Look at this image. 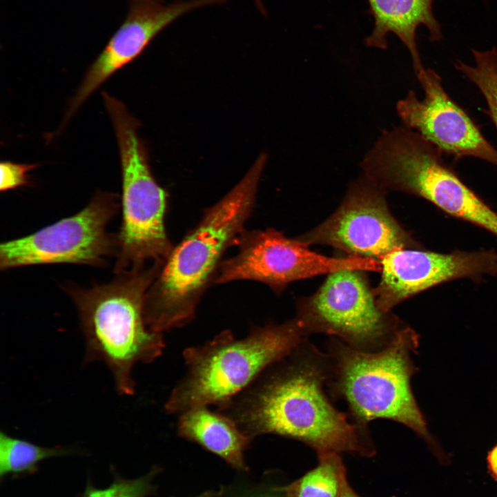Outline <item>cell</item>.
<instances>
[{
	"label": "cell",
	"mask_w": 497,
	"mask_h": 497,
	"mask_svg": "<svg viewBox=\"0 0 497 497\" xmlns=\"http://www.w3.org/2000/svg\"><path fill=\"white\" fill-rule=\"evenodd\" d=\"M386 191L362 174L335 213L298 239L380 262L393 251L419 246L391 214Z\"/></svg>",
	"instance_id": "cell-11"
},
{
	"label": "cell",
	"mask_w": 497,
	"mask_h": 497,
	"mask_svg": "<svg viewBox=\"0 0 497 497\" xmlns=\"http://www.w3.org/2000/svg\"><path fill=\"white\" fill-rule=\"evenodd\" d=\"M330 374L327 353L306 340L242 391L215 405L216 411L252 439L274 434L302 442L318 454L373 456L368 427L339 411L326 395Z\"/></svg>",
	"instance_id": "cell-1"
},
{
	"label": "cell",
	"mask_w": 497,
	"mask_h": 497,
	"mask_svg": "<svg viewBox=\"0 0 497 497\" xmlns=\"http://www.w3.org/2000/svg\"><path fill=\"white\" fill-rule=\"evenodd\" d=\"M195 497H224L223 488L220 491H208Z\"/></svg>",
	"instance_id": "cell-25"
},
{
	"label": "cell",
	"mask_w": 497,
	"mask_h": 497,
	"mask_svg": "<svg viewBox=\"0 0 497 497\" xmlns=\"http://www.w3.org/2000/svg\"><path fill=\"white\" fill-rule=\"evenodd\" d=\"M266 162L265 154L259 156L242 179L204 211L198 224L164 260L144 300V317L150 330L163 333L193 320L223 253L244 230Z\"/></svg>",
	"instance_id": "cell-2"
},
{
	"label": "cell",
	"mask_w": 497,
	"mask_h": 497,
	"mask_svg": "<svg viewBox=\"0 0 497 497\" xmlns=\"http://www.w3.org/2000/svg\"><path fill=\"white\" fill-rule=\"evenodd\" d=\"M487 461L492 475L497 480V446L489 452Z\"/></svg>",
	"instance_id": "cell-23"
},
{
	"label": "cell",
	"mask_w": 497,
	"mask_h": 497,
	"mask_svg": "<svg viewBox=\"0 0 497 497\" xmlns=\"http://www.w3.org/2000/svg\"><path fill=\"white\" fill-rule=\"evenodd\" d=\"M368 13L374 20L371 33L364 39L367 47L386 50L387 36L396 35L406 46L417 75L424 68L416 43V30L420 25L427 27L429 39H442L440 26L432 10L433 0H367Z\"/></svg>",
	"instance_id": "cell-15"
},
{
	"label": "cell",
	"mask_w": 497,
	"mask_h": 497,
	"mask_svg": "<svg viewBox=\"0 0 497 497\" xmlns=\"http://www.w3.org/2000/svg\"><path fill=\"white\" fill-rule=\"evenodd\" d=\"M380 263L381 279L373 292L378 306L386 312L444 282L497 274V253L494 250L441 253L406 248L387 253Z\"/></svg>",
	"instance_id": "cell-12"
},
{
	"label": "cell",
	"mask_w": 497,
	"mask_h": 497,
	"mask_svg": "<svg viewBox=\"0 0 497 497\" xmlns=\"http://www.w3.org/2000/svg\"><path fill=\"white\" fill-rule=\"evenodd\" d=\"M102 97L121 163L122 222L115 268L119 273L148 261L164 260L174 246L164 224L166 193L151 173L138 123L123 102L106 92Z\"/></svg>",
	"instance_id": "cell-7"
},
{
	"label": "cell",
	"mask_w": 497,
	"mask_h": 497,
	"mask_svg": "<svg viewBox=\"0 0 497 497\" xmlns=\"http://www.w3.org/2000/svg\"><path fill=\"white\" fill-rule=\"evenodd\" d=\"M224 497H284L276 486L245 483L223 488Z\"/></svg>",
	"instance_id": "cell-22"
},
{
	"label": "cell",
	"mask_w": 497,
	"mask_h": 497,
	"mask_svg": "<svg viewBox=\"0 0 497 497\" xmlns=\"http://www.w3.org/2000/svg\"><path fill=\"white\" fill-rule=\"evenodd\" d=\"M472 54L475 66L458 61L455 68L480 90L487 104V113L497 129V50H472Z\"/></svg>",
	"instance_id": "cell-19"
},
{
	"label": "cell",
	"mask_w": 497,
	"mask_h": 497,
	"mask_svg": "<svg viewBox=\"0 0 497 497\" xmlns=\"http://www.w3.org/2000/svg\"><path fill=\"white\" fill-rule=\"evenodd\" d=\"M237 253L222 261L213 281L224 284L252 280L268 285L276 293L291 282L341 270L380 271V261L349 256L327 257L309 248L299 239L266 230H244L235 240Z\"/></svg>",
	"instance_id": "cell-10"
},
{
	"label": "cell",
	"mask_w": 497,
	"mask_h": 497,
	"mask_svg": "<svg viewBox=\"0 0 497 497\" xmlns=\"http://www.w3.org/2000/svg\"><path fill=\"white\" fill-rule=\"evenodd\" d=\"M416 77L425 97L420 100L415 91L410 90L397 102L396 112L402 125L456 159L473 157L497 166V150L445 92L438 73L425 69Z\"/></svg>",
	"instance_id": "cell-14"
},
{
	"label": "cell",
	"mask_w": 497,
	"mask_h": 497,
	"mask_svg": "<svg viewBox=\"0 0 497 497\" xmlns=\"http://www.w3.org/2000/svg\"><path fill=\"white\" fill-rule=\"evenodd\" d=\"M318 455V463L298 479L276 486L284 497H340L347 482V471L338 453Z\"/></svg>",
	"instance_id": "cell-18"
},
{
	"label": "cell",
	"mask_w": 497,
	"mask_h": 497,
	"mask_svg": "<svg viewBox=\"0 0 497 497\" xmlns=\"http://www.w3.org/2000/svg\"><path fill=\"white\" fill-rule=\"evenodd\" d=\"M37 166L38 164H18L10 161H2L0 164L1 191H8L28 185L30 182L28 173Z\"/></svg>",
	"instance_id": "cell-21"
},
{
	"label": "cell",
	"mask_w": 497,
	"mask_h": 497,
	"mask_svg": "<svg viewBox=\"0 0 497 497\" xmlns=\"http://www.w3.org/2000/svg\"><path fill=\"white\" fill-rule=\"evenodd\" d=\"M418 335L405 325L384 348L365 351L331 337L327 342L331 374L327 386L333 398L344 400L348 414L367 427L376 419L396 421L433 443L411 387L416 369L411 354Z\"/></svg>",
	"instance_id": "cell-4"
},
{
	"label": "cell",
	"mask_w": 497,
	"mask_h": 497,
	"mask_svg": "<svg viewBox=\"0 0 497 497\" xmlns=\"http://www.w3.org/2000/svg\"><path fill=\"white\" fill-rule=\"evenodd\" d=\"M307 336L293 318L282 324L253 326L241 339L224 330L203 344L186 348L182 354L185 373L166 401L165 411L179 415L231 398Z\"/></svg>",
	"instance_id": "cell-5"
},
{
	"label": "cell",
	"mask_w": 497,
	"mask_h": 497,
	"mask_svg": "<svg viewBox=\"0 0 497 497\" xmlns=\"http://www.w3.org/2000/svg\"><path fill=\"white\" fill-rule=\"evenodd\" d=\"M255 6L257 8L262 7L263 6L262 0H253Z\"/></svg>",
	"instance_id": "cell-26"
},
{
	"label": "cell",
	"mask_w": 497,
	"mask_h": 497,
	"mask_svg": "<svg viewBox=\"0 0 497 497\" xmlns=\"http://www.w3.org/2000/svg\"><path fill=\"white\" fill-rule=\"evenodd\" d=\"M177 433L217 455L233 469L248 471L244 452L253 439L226 416L208 407L189 409L179 415Z\"/></svg>",
	"instance_id": "cell-16"
},
{
	"label": "cell",
	"mask_w": 497,
	"mask_h": 497,
	"mask_svg": "<svg viewBox=\"0 0 497 497\" xmlns=\"http://www.w3.org/2000/svg\"><path fill=\"white\" fill-rule=\"evenodd\" d=\"M340 497H361L350 486L347 481L343 487Z\"/></svg>",
	"instance_id": "cell-24"
},
{
	"label": "cell",
	"mask_w": 497,
	"mask_h": 497,
	"mask_svg": "<svg viewBox=\"0 0 497 497\" xmlns=\"http://www.w3.org/2000/svg\"><path fill=\"white\" fill-rule=\"evenodd\" d=\"M163 262L119 273L110 282L90 288L66 286L85 337V363L105 362L121 395L135 392L133 367L152 362L166 346L163 333L148 328L144 312L146 292Z\"/></svg>",
	"instance_id": "cell-3"
},
{
	"label": "cell",
	"mask_w": 497,
	"mask_h": 497,
	"mask_svg": "<svg viewBox=\"0 0 497 497\" xmlns=\"http://www.w3.org/2000/svg\"><path fill=\"white\" fill-rule=\"evenodd\" d=\"M231 1L177 0L168 3L165 0H128L125 19L88 68L68 104L64 124L99 86L139 56L170 24L195 10Z\"/></svg>",
	"instance_id": "cell-13"
},
{
	"label": "cell",
	"mask_w": 497,
	"mask_h": 497,
	"mask_svg": "<svg viewBox=\"0 0 497 497\" xmlns=\"http://www.w3.org/2000/svg\"><path fill=\"white\" fill-rule=\"evenodd\" d=\"M77 448L56 446L47 447L0 433V480L32 475L44 460L77 454Z\"/></svg>",
	"instance_id": "cell-17"
},
{
	"label": "cell",
	"mask_w": 497,
	"mask_h": 497,
	"mask_svg": "<svg viewBox=\"0 0 497 497\" xmlns=\"http://www.w3.org/2000/svg\"><path fill=\"white\" fill-rule=\"evenodd\" d=\"M442 152L403 125L383 131L368 152L367 175L384 190L413 194L497 236V213L458 177Z\"/></svg>",
	"instance_id": "cell-6"
},
{
	"label": "cell",
	"mask_w": 497,
	"mask_h": 497,
	"mask_svg": "<svg viewBox=\"0 0 497 497\" xmlns=\"http://www.w3.org/2000/svg\"><path fill=\"white\" fill-rule=\"evenodd\" d=\"M295 318L307 335L325 333L365 351L384 348L405 326L391 311L380 309L358 270L329 274L316 293L298 302Z\"/></svg>",
	"instance_id": "cell-8"
},
{
	"label": "cell",
	"mask_w": 497,
	"mask_h": 497,
	"mask_svg": "<svg viewBox=\"0 0 497 497\" xmlns=\"http://www.w3.org/2000/svg\"><path fill=\"white\" fill-rule=\"evenodd\" d=\"M118 195L98 192L79 213L0 246V269L46 264L104 265L117 254L118 235L107 231L118 213Z\"/></svg>",
	"instance_id": "cell-9"
},
{
	"label": "cell",
	"mask_w": 497,
	"mask_h": 497,
	"mask_svg": "<svg viewBox=\"0 0 497 497\" xmlns=\"http://www.w3.org/2000/svg\"><path fill=\"white\" fill-rule=\"evenodd\" d=\"M113 480L105 488H97L90 480L87 482L79 497H148L155 491L153 483L160 469L153 467L146 474L134 479H127L111 469Z\"/></svg>",
	"instance_id": "cell-20"
}]
</instances>
